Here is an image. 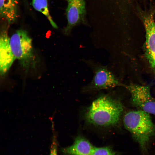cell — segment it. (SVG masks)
Returning a JSON list of instances; mask_svg holds the SVG:
<instances>
[{"label":"cell","instance_id":"obj_12","mask_svg":"<svg viewBox=\"0 0 155 155\" xmlns=\"http://www.w3.org/2000/svg\"><path fill=\"white\" fill-rule=\"evenodd\" d=\"M91 155H116L115 152L108 147H94Z\"/></svg>","mask_w":155,"mask_h":155},{"label":"cell","instance_id":"obj_7","mask_svg":"<svg viewBox=\"0 0 155 155\" xmlns=\"http://www.w3.org/2000/svg\"><path fill=\"white\" fill-rule=\"evenodd\" d=\"M66 9L67 24L64 30V34L69 35L73 28L80 23L84 22L86 14L84 0H69Z\"/></svg>","mask_w":155,"mask_h":155},{"label":"cell","instance_id":"obj_13","mask_svg":"<svg viewBox=\"0 0 155 155\" xmlns=\"http://www.w3.org/2000/svg\"><path fill=\"white\" fill-rule=\"evenodd\" d=\"M53 131L52 142L50 147L49 155H58L57 153V142L56 134L54 132L53 128H52Z\"/></svg>","mask_w":155,"mask_h":155},{"label":"cell","instance_id":"obj_14","mask_svg":"<svg viewBox=\"0 0 155 155\" xmlns=\"http://www.w3.org/2000/svg\"><path fill=\"white\" fill-rule=\"evenodd\" d=\"M66 1H69V0H66Z\"/></svg>","mask_w":155,"mask_h":155},{"label":"cell","instance_id":"obj_5","mask_svg":"<svg viewBox=\"0 0 155 155\" xmlns=\"http://www.w3.org/2000/svg\"><path fill=\"white\" fill-rule=\"evenodd\" d=\"M155 11H140L139 15L144 26L146 32L145 49L147 59L155 74Z\"/></svg>","mask_w":155,"mask_h":155},{"label":"cell","instance_id":"obj_3","mask_svg":"<svg viewBox=\"0 0 155 155\" xmlns=\"http://www.w3.org/2000/svg\"><path fill=\"white\" fill-rule=\"evenodd\" d=\"M10 46L16 59L23 67L28 68L33 59L32 39L27 32L20 29L16 31L9 38Z\"/></svg>","mask_w":155,"mask_h":155},{"label":"cell","instance_id":"obj_10","mask_svg":"<svg viewBox=\"0 0 155 155\" xmlns=\"http://www.w3.org/2000/svg\"><path fill=\"white\" fill-rule=\"evenodd\" d=\"M19 0H0V15L8 24L14 23L18 15Z\"/></svg>","mask_w":155,"mask_h":155},{"label":"cell","instance_id":"obj_1","mask_svg":"<svg viewBox=\"0 0 155 155\" xmlns=\"http://www.w3.org/2000/svg\"><path fill=\"white\" fill-rule=\"evenodd\" d=\"M123 106L117 100L108 96H101L88 109L85 118L89 123L100 126H110L119 122Z\"/></svg>","mask_w":155,"mask_h":155},{"label":"cell","instance_id":"obj_2","mask_svg":"<svg viewBox=\"0 0 155 155\" xmlns=\"http://www.w3.org/2000/svg\"><path fill=\"white\" fill-rule=\"evenodd\" d=\"M123 122L125 129L144 149L155 135V124L150 114L140 110L130 111L125 114Z\"/></svg>","mask_w":155,"mask_h":155},{"label":"cell","instance_id":"obj_8","mask_svg":"<svg viewBox=\"0 0 155 155\" xmlns=\"http://www.w3.org/2000/svg\"><path fill=\"white\" fill-rule=\"evenodd\" d=\"M7 27H4L1 30L0 38V73L2 78L6 75L16 59L11 51Z\"/></svg>","mask_w":155,"mask_h":155},{"label":"cell","instance_id":"obj_6","mask_svg":"<svg viewBox=\"0 0 155 155\" xmlns=\"http://www.w3.org/2000/svg\"><path fill=\"white\" fill-rule=\"evenodd\" d=\"M91 66L94 76L89 85L90 88L96 90L106 89L122 86L107 67L96 64L91 65Z\"/></svg>","mask_w":155,"mask_h":155},{"label":"cell","instance_id":"obj_9","mask_svg":"<svg viewBox=\"0 0 155 155\" xmlns=\"http://www.w3.org/2000/svg\"><path fill=\"white\" fill-rule=\"evenodd\" d=\"M94 148L88 140L78 136L72 146L64 148L62 152L66 155H91Z\"/></svg>","mask_w":155,"mask_h":155},{"label":"cell","instance_id":"obj_11","mask_svg":"<svg viewBox=\"0 0 155 155\" xmlns=\"http://www.w3.org/2000/svg\"><path fill=\"white\" fill-rule=\"evenodd\" d=\"M32 5L34 8L44 15L52 26L54 28L58 27L54 21L49 13L47 0H32Z\"/></svg>","mask_w":155,"mask_h":155},{"label":"cell","instance_id":"obj_4","mask_svg":"<svg viewBox=\"0 0 155 155\" xmlns=\"http://www.w3.org/2000/svg\"><path fill=\"white\" fill-rule=\"evenodd\" d=\"M124 86L130 93L131 102L133 106L155 115V98L151 95L149 86L131 84Z\"/></svg>","mask_w":155,"mask_h":155}]
</instances>
